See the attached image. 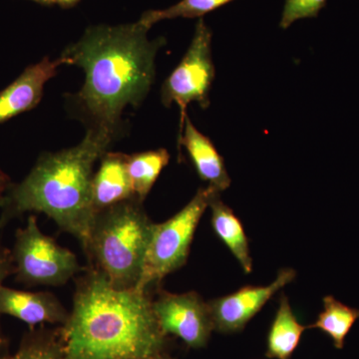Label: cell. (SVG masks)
<instances>
[{"mask_svg":"<svg viewBox=\"0 0 359 359\" xmlns=\"http://www.w3.org/2000/svg\"><path fill=\"white\" fill-rule=\"evenodd\" d=\"M60 337V359H153L167 335L148 292L115 289L92 269L78 283Z\"/></svg>","mask_w":359,"mask_h":359,"instance_id":"cell-1","label":"cell"},{"mask_svg":"<svg viewBox=\"0 0 359 359\" xmlns=\"http://www.w3.org/2000/svg\"><path fill=\"white\" fill-rule=\"evenodd\" d=\"M149 29L139 21L95 26L60 56L63 65L84 70L78 96L94 127L115 133L125 107L139 105L147 95L154 81L156 53L164 42L149 39Z\"/></svg>","mask_w":359,"mask_h":359,"instance_id":"cell-2","label":"cell"},{"mask_svg":"<svg viewBox=\"0 0 359 359\" xmlns=\"http://www.w3.org/2000/svg\"><path fill=\"white\" fill-rule=\"evenodd\" d=\"M114 134L93 126L75 147L41 156L21 183L9 187L2 202L0 226L26 212H43L86 249L97 215L93 168Z\"/></svg>","mask_w":359,"mask_h":359,"instance_id":"cell-3","label":"cell"},{"mask_svg":"<svg viewBox=\"0 0 359 359\" xmlns=\"http://www.w3.org/2000/svg\"><path fill=\"white\" fill-rule=\"evenodd\" d=\"M153 224L137 199L96 215L85 252L115 289H135L138 285Z\"/></svg>","mask_w":359,"mask_h":359,"instance_id":"cell-4","label":"cell"},{"mask_svg":"<svg viewBox=\"0 0 359 359\" xmlns=\"http://www.w3.org/2000/svg\"><path fill=\"white\" fill-rule=\"evenodd\" d=\"M211 187L201 188L195 197L171 219L153 224L143 271L136 289L148 292L165 276L181 269L190 254L196 229L215 194Z\"/></svg>","mask_w":359,"mask_h":359,"instance_id":"cell-5","label":"cell"},{"mask_svg":"<svg viewBox=\"0 0 359 359\" xmlns=\"http://www.w3.org/2000/svg\"><path fill=\"white\" fill-rule=\"evenodd\" d=\"M11 256L18 280L29 285H62L81 269L76 256L44 235L33 216L16 231Z\"/></svg>","mask_w":359,"mask_h":359,"instance_id":"cell-6","label":"cell"},{"mask_svg":"<svg viewBox=\"0 0 359 359\" xmlns=\"http://www.w3.org/2000/svg\"><path fill=\"white\" fill-rule=\"evenodd\" d=\"M215 79L212 59V32L201 18L196 25L192 42L185 56L171 73L162 87V102L166 107L176 103L181 111L183 133L187 106L197 102L201 107H209V94Z\"/></svg>","mask_w":359,"mask_h":359,"instance_id":"cell-7","label":"cell"},{"mask_svg":"<svg viewBox=\"0 0 359 359\" xmlns=\"http://www.w3.org/2000/svg\"><path fill=\"white\" fill-rule=\"evenodd\" d=\"M153 309L165 334L179 337L191 348L207 346L214 323L209 304L197 292H163L153 301Z\"/></svg>","mask_w":359,"mask_h":359,"instance_id":"cell-8","label":"cell"},{"mask_svg":"<svg viewBox=\"0 0 359 359\" xmlns=\"http://www.w3.org/2000/svg\"><path fill=\"white\" fill-rule=\"evenodd\" d=\"M295 276L297 271L294 269H283L271 285L263 287L247 285L233 294L208 302L215 330L221 332H240L261 311L266 302L278 290L292 283Z\"/></svg>","mask_w":359,"mask_h":359,"instance_id":"cell-9","label":"cell"},{"mask_svg":"<svg viewBox=\"0 0 359 359\" xmlns=\"http://www.w3.org/2000/svg\"><path fill=\"white\" fill-rule=\"evenodd\" d=\"M62 65L61 57L53 61L45 57L26 68L13 83L0 92V123L34 108L41 99L45 83Z\"/></svg>","mask_w":359,"mask_h":359,"instance_id":"cell-10","label":"cell"},{"mask_svg":"<svg viewBox=\"0 0 359 359\" xmlns=\"http://www.w3.org/2000/svg\"><path fill=\"white\" fill-rule=\"evenodd\" d=\"M0 314H7L34 327L62 323L69 318L65 306L50 292H30L0 287Z\"/></svg>","mask_w":359,"mask_h":359,"instance_id":"cell-11","label":"cell"},{"mask_svg":"<svg viewBox=\"0 0 359 359\" xmlns=\"http://www.w3.org/2000/svg\"><path fill=\"white\" fill-rule=\"evenodd\" d=\"M179 144L186 149L200 178L208 182L209 187L222 193L231 186L224 158L219 154L212 142L201 133L188 117Z\"/></svg>","mask_w":359,"mask_h":359,"instance_id":"cell-12","label":"cell"},{"mask_svg":"<svg viewBox=\"0 0 359 359\" xmlns=\"http://www.w3.org/2000/svg\"><path fill=\"white\" fill-rule=\"evenodd\" d=\"M92 190L96 214L125 201L136 199L127 171V155L106 152L94 174Z\"/></svg>","mask_w":359,"mask_h":359,"instance_id":"cell-13","label":"cell"},{"mask_svg":"<svg viewBox=\"0 0 359 359\" xmlns=\"http://www.w3.org/2000/svg\"><path fill=\"white\" fill-rule=\"evenodd\" d=\"M212 210L211 224L217 237L231 252L245 273L252 269V259L250 257L249 238L245 233L241 219L219 197V193L215 194L210 201Z\"/></svg>","mask_w":359,"mask_h":359,"instance_id":"cell-14","label":"cell"},{"mask_svg":"<svg viewBox=\"0 0 359 359\" xmlns=\"http://www.w3.org/2000/svg\"><path fill=\"white\" fill-rule=\"evenodd\" d=\"M306 327L297 320L285 294L280 299V306L268 335L266 356L269 358L290 359L294 353Z\"/></svg>","mask_w":359,"mask_h":359,"instance_id":"cell-15","label":"cell"},{"mask_svg":"<svg viewBox=\"0 0 359 359\" xmlns=\"http://www.w3.org/2000/svg\"><path fill=\"white\" fill-rule=\"evenodd\" d=\"M169 161V153L165 149L127 155V171L137 200L145 199Z\"/></svg>","mask_w":359,"mask_h":359,"instance_id":"cell-16","label":"cell"},{"mask_svg":"<svg viewBox=\"0 0 359 359\" xmlns=\"http://www.w3.org/2000/svg\"><path fill=\"white\" fill-rule=\"evenodd\" d=\"M358 320V309L347 306L332 295H327L323 297V311L318 314L316 323L308 328L320 330L332 339L335 348L342 349L347 334Z\"/></svg>","mask_w":359,"mask_h":359,"instance_id":"cell-17","label":"cell"},{"mask_svg":"<svg viewBox=\"0 0 359 359\" xmlns=\"http://www.w3.org/2000/svg\"><path fill=\"white\" fill-rule=\"evenodd\" d=\"M60 330H32L23 337L18 351L0 359H60Z\"/></svg>","mask_w":359,"mask_h":359,"instance_id":"cell-18","label":"cell"},{"mask_svg":"<svg viewBox=\"0 0 359 359\" xmlns=\"http://www.w3.org/2000/svg\"><path fill=\"white\" fill-rule=\"evenodd\" d=\"M231 1L233 0H181L166 9L149 11L142 14L138 21L146 27L151 28L155 23L165 20L202 18L205 14L212 13Z\"/></svg>","mask_w":359,"mask_h":359,"instance_id":"cell-19","label":"cell"},{"mask_svg":"<svg viewBox=\"0 0 359 359\" xmlns=\"http://www.w3.org/2000/svg\"><path fill=\"white\" fill-rule=\"evenodd\" d=\"M327 0H285L280 26L287 29L292 23L304 18H316Z\"/></svg>","mask_w":359,"mask_h":359,"instance_id":"cell-20","label":"cell"},{"mask_svg":"<svg viewBox=\"0 0 359 359\" xmlns=\"http://www.w3.org/2000/svg\"><path fill=\"white\" fill-rule=\"evenodd\" d=\"M15 271L11 252L4 248L0 247V287L4 285V280L8 278L11 273ZM0 339H4L2 337L1 330H0Z\"/></svg>","mask_w":359,"mask_h":359,"instance_id":"cell-21","label":"cell"},{"mask_svg":"<svg viewBox=\"0 0 359 359\" xmlns=\"http://www.w3.org/2000/svg\"><path fill=\"white\" fill-rule=\"evenodd\" d=\"M11 186V180L8 176L0 169V209H1L2 202H4V197Z\"/></svg>","mask_w":359,"mask_h":359,"instance_id":"cell-22","label":"cell"},{"mask_svg":"<svg viewBox=\"0 0 359 359\" xmlns=\"http://www.w3.org/2000/svg\"><path fill=\"white\" fill-rule=\"evenodd\" d=\"M79 0H53V4H57L60 6L68 7L74 6Z\"/></svg>","mask_w":359,"mask_h":359,"instance_id":"cell-23","label":"cell"},{"mask_svg":"<svg viewBox=\"0 0 359 359\" xmlns=\"http://www.w3.org/2000/svg\"><path fill=\"white\" fill-rule=\"evenodd\" d=\"M6 339H0V358H1L2 356L6 355V354L7 353L6 351Z\"/></svg>","mask_w":359,"mask_h":359,"instance_id":"cell-24","label":"cell"},{"mask_svg":"<svg viewBox=\"0 0 359 359\" xmlns=\"http://www.w3.org/2000/svg\"><path fill=\"white\" fill-rule=\"evenodd\" d=\"M33 1L39 2V4H46V6L53 4V0H33Z\"/></svg>","mask_w":359,"mask_h":359,"instance_id":"cell-25","label":"cell"},{"mask_svg":"<svg viewBox=\"0 0 359 359\" xmlns=\"http://www.w3.org/2000/svg\"><path fill=\"white\" fill-rule=\"evenodd\" d=\"M153 359H172V358H168V356L164 355V354L162 353V354H160V355L156 356V358H153Z\"/></svg>","mask_w":359,"mask_h":359,"instance_id":"cell-26","label":"cell"}]
</instances>
